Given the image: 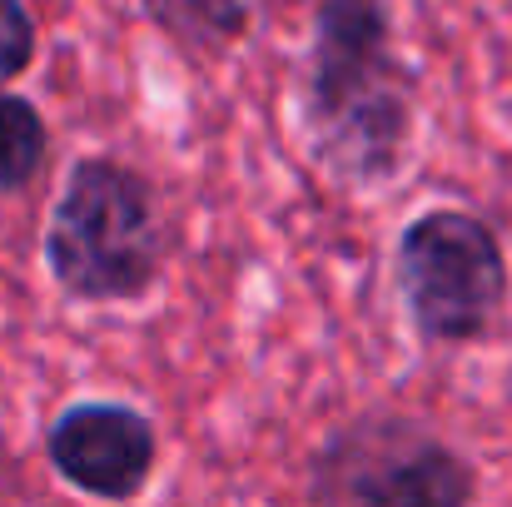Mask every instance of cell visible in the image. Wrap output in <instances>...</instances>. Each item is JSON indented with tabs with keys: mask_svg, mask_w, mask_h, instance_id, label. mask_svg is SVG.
<instances>
[{
	"mask_svg": "<svg viewBox=\"0 0 512 507\" xmlns=\"http://www.w3.org/2000/svg\"><path fill=\"white\" fill-rule=\"evenodd\" d=\"M50 155V125L45 115L15 95L10 85H0V194H20Z\"/></svg>",
	"mask_w": 512,
	"mask_h": 507,
	"instance_id": "cell-7",
	"label": "cell"
},
{
	"mask_svg": "<svg viewBox=\"0 0 512 507\" xmlns=\"http://www.w3.org/2000/svg\"><path fill=\"white\" fill-rule=\"evenodd\" d=\"M155 30H165L189 55H224L254 35L264 0H140Z\"/></svg>",
	"mask_w": 512,
	"mask_h": 507,
	"instance_id": "cell-6",
	"label": "cell"
},
{
	"mask_svg": "<svg viewBox=\"0 0 512 507\" xmlns=\"http://www.w3.org/2000/svg\"><path fill=\"white\" fill-rule=\"evenodd\" d=\"M299 115L309 155L348 189H378L403 169L413 75L393 50L388 0H314Z\"/></svg>",
	"mask_w": 512,
	"mask_h": 507,
	"instance_id": "cell-1",
	"label": "cell"
},
{
	"mask_svg": "<svg viewBox=\"0 0 512 507\" xmlns=\"http://www.w3.org/2000/svg\"><path fill=\"white\" fill-rule=\"evenodd\" d=\"M473 498L468 458L428 423L383 408L339 423L304 478V503L319 507H463Z\"/></svg>",
	"mask_w": 512,
	"mask_h": 507,
	"instance_id": "cell-4",
	"label": "cell"
},
{
	"mask_svg": "<svg viewBox=\"0 0 512 507\" xmlns=\"http://www.w3.org/2000/svg\"><path fill=\"white\" fill-rule=\"evenodd\" d=\"M393 284L428 348H463L488 334L508 304V254L483 214L438 204L403 224Z\"/></svg>",
	"mask_w": 512,
	"mask_h": 507,
	"instance_id": "cell-3",
	"label": "cell"
},
{
	"mask_svg": "<svg viewBox=\"0 0 512 507\" xmlns=\"http://www.w3.org/2000/svg\"><path fill=\"white\" fill-rule=\"evenodd\" d=\"M45 463L60 483L100 503H130L160 463L155 423L115 398H80L45 428Z\"/></svg>",
	"mask_w": 512,
	"mask_h": 507,
	"instance_id": "cell-5",
	"label": "cell"
},
{
	"mask_svg": "<svg viewBox=\"0 0 512 507\" xmlns=\"http://www.w3.org/2000/svg\"><path fill=\"white\" fill-rule=\"evenodd\" d=\"M165 254V209L140 169L115 155L70 165L45 224V269L65 299L135 304L160 284Z\"/></svg>",
	"mask_w": 512,
	"mask_h": 507,
	"instance_id": "cell-2",
	"label": "cell"
},
{
	"mask_svg": "<svg viewBox=\"0 0 512 507\" xmlns=\"http://www.w3.org/2000/svg\"><path fill=\"white\" fill-rule=\"evenodd\" d=\"M40 50V25L25 0H0V85L20 80L35 65Z\"/></svg>",
	"mask_w": 512,
	"mask_h": 507,
	"instance_id": "cell-8",
	"label": "cell"
}]
</instances>
